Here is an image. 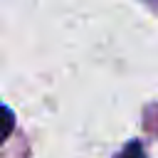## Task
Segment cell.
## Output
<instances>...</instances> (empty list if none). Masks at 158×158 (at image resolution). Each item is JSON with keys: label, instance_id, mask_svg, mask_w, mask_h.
I'll list each match as a JSON object with an SVG mask.
<instances>
[{"label": "cell", "instance_id": "7a4b0ae2", "mask_svg": "<svg viewBox=\"0 0 158 158\" xmlns=\"http://www.w3.org/2000/svg\"><path fill=\"white\" fill-rule=\"evenodd\" d=\"M116 158H146L143 156V146L138 141H131L126 148H121V153H116Z\"/></svg>", "mask_w": 158, "mask_h": 158}, {"label": "cell", "instance_id": "6da1fadb", "mask_svg": "<svg viewBox=\"0 0 158 158\" xmlns=\"http://www.w3.org/2000/svg\"><path fill=\"white\" fill-rule=\"evenodd\" d=\"M12 128H15V116H12V111H10L5 104H0V146H2L5 138L12 133Z\"/></svg>", "mask_w": 158, "mask_h": 158}]
</instances>
